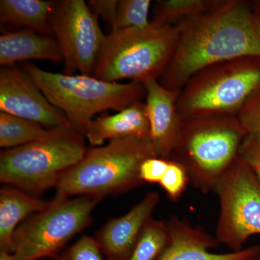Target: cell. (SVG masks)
<instances>
[{"instance_id":"cell-1","label":"cell","mask_w":260,"mask_h":260,"mask_svg":"<svg viewBox=\"0 0 260 260\" xmlns=\"http://www.w3.org/2000/svg\"><path fill=\"white\" fill-rule=\"evenodd\" d=\"M179 37L170 64L158 80L180 91L207 67L244 56H260V34L248 1L225 0L217 9L177 25Z\"/></svg>"},{"instance_id":"cell-2","label":"cell","mask_w":260,"mask_h":260,"mask_svg":"<svg viewBox=\"0 0 260 260\" xmlns=\"http://www.w3.org/2000/svg\"><path fill=\"white\" fill-rule=\"evenodd\" d=\"M156 156L150 138L129 137L88 148L79 162L65 171L56 184V197L86 196L104 199L124 194L144 184L140 169Z\"/></svg>"},{"instance_id":"cell-3","label":"cell","mask_w":260,"mask_h":260,"mask_svg":"<svg viewBox=\"0 0 260 260\" xmlns=\"http://www.w3.org/2000/svg\"><path fill=\"white\" fill-rule=\"evenodd\" d=\"M247 135L237 116L185 119L170 159L186 169L194 189L207 194L239 155Z\"/></svg>"},{"instance_id":"cell-4","label":"cell","mask_w":260,"mask_h":260,"mask_svg":"<svg viewBox=\"0 0 260 260\" xmlns=\"http://www.w3.org/2000/svg\"><path fill=\"white\" fill-rule=\"evenodd\" d=\"M22 70L83 136L98 113L119 112L145 96L144 85L135 82L110 83L88 75L51 73L28 62L24 63Z\"/></svg>"},{"instance_id":"cell-5","label":"cell","mask_w":260,"mask_h":260,"mask_svg":"<svg viewBox=\"0 0 260 260\" xmlns=\"http://www.w3.org/2000/svg\"><path fill=\"white\" fill-rule=\"evenodd\" d=\"M178 37L177 27L152 21L142 30L112 31L106 37L93 77L110 83L130 80L143 85L158 80L172 61Z\"/></svg>"},{"instance_id":"cell-6","label":"cell","mask_w":260,"mask_h":260,"mask_svg":"<svg viewBox=\"0 0 260 260\" xmlns=\"http://www.w3.org/2000/svg\"><path fill=\"white\" fill-rule=\"evenodd\" d=\"M260 88V56H244L200 70L181 89L178 113L182 120L235 116Z\"/></svg>"},{"instance_id":"cell-7","label":"cell","mask_w":260,"mask_h":260,"mask_svg":"<svg viewBox=\"0 0 260 260\" xmlns=\"http://www.w3.org/2000/svg\"><path fill=\"white\" fill-rule=\"evenodd\" d=\"M85 136L73 128L51 129L44 139L0 153V181L34 196L55 189L65 171L88 150Z\"/></svg>"},{"instance_id":"cell-8","label":"cell","mask_w":260,"mask_h":260,"mask_svg":"<svg viewBox=\"0 0 260 260\" xmlns=\"http://www.w3.org/2000/svg\"><path fill=\"white\" fill-rule=\"evenodd\" d=\"M101 198L54 196L44 209L24 220L13 238V254L20 260L55 259L74 236L91 223Z\"/></svg>"},{"instance_id":"cell-9","label":"cell","mask_w":260,"mask_h":260,"mask_svg":"<svg viewBox=\"0 0 260 260\" xmlns=\"http://www.w3.org/2000/svg\"><path fill=\"white\" fill-rule=\"evenodd\" d=\"M213 191L220 208L215 237L232 251L242 250L249 237L260 234L259 181L239 155Z\"/></svg>"},{"instance_id":"cell-10","label":"cell","mask_w":260,"mask_h":260,"mask_svg":"<svg viewBox=\"0 0 260 260\" xmlns=\"http://www.w3.org/2000/svg\"><path fill=\"white\" fill-rule=\"evenodd\" d=\"M49 24L60 47L64 74L79 72L93 76L107 36L88 3L83 0L54 2Z\"/></svg>"},{"instance_id":"cell-11","label":"cell","mask_w":260,"mask_h":260,"mask_svg":"<svg viewBox=\"0 0 260 260\" xmlns=\"http://www.w3.org/2000/svg\"><path fill=\"white\" fill-rule=\"evenodd\" d=\"M0 110L48 129L73 128L64 113L49 102L32 78L13 66L0 70Z\"/></svg>"},{"instance_id":"cell-12","label":"cell","mask_w":260,"mask_h":260,"mask_svg":"<svg viewBox=\"0 0 260 260\" xmlns=\"http://www.w3.org/2000/svg\"><path fill=\"white\" fill-rule=\"evenodd\" d=\"M157 191H150L122 216L109 219L93 236L107 260L129 259L140 234L160 203Z\"/></svg>"},{"instance_id":"cell-13","label":"cell","mask_w":260,"mask_h":260,"mask_svg":"<svg viewBox=\"0 0 260 260\" xmlns=\"http://www.w3.org/2000/svg\"><path fill=\"white\" fill-rule=\"evenodd\" d=\"M167 223L170 244L157 260H257L260 256V244L225 254L210 252L220 244L215 236L177 216Z\"/></svg>"},{"instance_id":"cell-14","label":"cell","mask_w":260,"mask_h":260,"mask_svg":"<svg viewBox=\"0 0 260 260\" xmlns=\"http://www.w3.org/2000/svg\"><path fill=\"white\" fill-rule=\"evenodd\" d=\"M150 137L155 155L170 159L182 122L177 108L180 91L164 88L158 80L144 84Z\"/></svg>"},{"instance_id":"cell-15","label":"cell","mask_w":260,"mask_h":260,"mask_svg":"<svg viewBox=\"0 0 260 260\" xmlns=\"http://www.w3.org/2000/svg\"><path fill=\"white\" fill-rule=\"evenodd\" d=\"M150 138V124L145 103L137 102L115 114H104L90 121L85 138L91 146L119 138Z\"/></svg>"},{"instance_id":"cell-16","label":"cell","mask_w":260,"mask_h":260,"mask_svg":"<svg viewBox=\"0 0 260 260\" xmlns=\"http://www.w3.org/2000/svg\"><path fill=\"white\" fill-rule=\"evenodd\" d=\"M30 59L62 61V54L56 38L26 28L5 32L0 37L2 67L13 66L18 61Z\"/></svg>"},{"instance_id":"cell-17","label":"cell","mask_w":260,"mask_h":260,"mask_svg":"<svg viewBox=\"0 0 260 260\" xmlns=\"http://www.w3.org/2000/svg\"><path fill=\"white\" fill-rule=\"evenodd\" d=\"M39 197L5 185L0 189V250L13 252V238L21 222L49 204Z\"/></svg>"},{"instance_id":"cell-18","label":"cell","mask_w":260,"mask_h":260,"mask_svg":"<svg viewBox=\"0 0 260 260\" xmlns=\"http://www.w3.org/2000/svg\"><path fill=\"white\" fill-rule=\"evenodd\" d=\"M55 1L1 0L2 24L23 26L45 35L53 36L49 16Z\"/></svg>"},{"instance_id":"cell-19","label":"cell","mask_w":260,"mask_h":260,"mask_svg":"<svg viewBox=\"0 0 260 260\" xmlns=\"http://www.w3.org/2000/svg\"><path fill=\"white\" fill-rule=\"evenodd\" d=\"M225 0H158L154 4L151 21L176 27L187 20L217 9Z\"/></svg>"},{"instance_id":"cell-20","label":"cell","mask_w":260,"mask_h":260,"mask_svg":"<svg viewBox=\"0 0 260 260\" xmlns=\"http://www.w3.org/2000/svg\"><path fill=\"white\" fill-rule=\"evenodd\" d=\"M50 133L51 129L34 121L0 112V147L5 150L44 139Z\"/></svg>"},{"instance_id":"cell-21","label":"cell","mask_w":260,"mask_h":260,"mask_svg":"<svg viewBox=\"0 0 260 260\" xmlns=\"http://www.w3.org/2000/svg\"><path fill=\"white\" fill-rule=\"evenodd\" d=\"M167 222L152 218L140 234L128 260H157L170 244Z\"/></svg>"},{"instance_id":"cell-22","label":"cell","mask_w":260,"mask_h":260,"mask_svg":"<svg viewBox=\"0 0 260 260\" xmlns=\"http://www.w3.org/2000/svg\"><path fill=\"white\" fill-rule=\"evenodd\" d=\"M150 0H119L117 17L112 31L142 30L151 24L149 13L151 8Z\"/></svg>"},{"instance_id":"cell-23","label":"cell","mask_w":260,"mask_h":260,"mask_svg":"<svg viewBox=\"0 0 260 260\" xmlns=\"http://www.w3.org/2000/svg\"><path fill=\"white\" fill-rule=\"evenodd\" d=\"M190 183L186 169L179 162L170 159L169 167L159 185L171 201L177 202Z\"/></svg>"},{"instance_id":"cell-24","label":"cell","mask_w":260,"mask_h":260,"mask_svg":"<svg viewBox=\"0 0 260 260\" xmlns=\"http://www.w3.org/2000/svg\"><path fill=\"white\" fill-rule=\"evenodd\" d=\"M54 260H104L93 237L83 236Z\"/></svg>"},{"instance_id":"cell-25","label":"cell","mask_w":260,"mask_h":260,"mask_svg":"<svg viewBox=\"0 0 260 260\" xmlns=\"http://www.w3.org/2000/svg\"><path fill=\"white\" fill-rule=\"evenodd\" d=\"M237 116L247 135L260 138V88L249 98Z\"/></svg>"},{"instance_id":"cell-26","label":"cell","mask_w":260,"mask_h":260,"mask_svg":"<svg viewBox=\"0 0 260 260\" xmlns=\"http://www.w3.org/2000/svg\"><path fill=\"white\" fill-rule=\"evenodd\" d=\"M170 159L154 156L146 159L140 169L141 180L149 184H158L169 167Z\"/></svg>"},{"instance_id":"cell-27","label":"cell","mask_w":260,"mask_h":260,"mask_svg":"<svg viewBox=\"0 0 260 260\" xmlns=\"http://www.w3.org/2000/svg\"><path fill=\"white\" fill-rule=\"evenodd\" d=\"M239 155L247 162L260 183V138L248 135L241 145Z\"/></svg>"},{"instance_id":"cell-28","label":"cell","mask_w":260,"mask_h":260,"mask_svg":"<svg viewBox=\"0 0 260 260\" xmlns=\"http://www.w3.org/2000/svg\"><path fill=\"white\" fill-rule=\"evenodd\" d=\"M89 8L96 15L100 16L112 27L115 24L117 17L119 1L118 0H90L88 3Z\"/></svg>"},{"instance_id":"cell-29","label":"cell","mask_w":260,"mask_h":260,"mask_svg":"<svg viewBox=\"0 0 260 260\" xmlns=\"http://www.w3.org/2000/svg\"><path fill=\"white\" fill-rule=\"evenodd\" d=\"M256 28L260 34V0L248 1Z\"/></svg>"},{"instance_id":"cell-30","label":"cell","mask_w":260,"mask_h":260,"mask_svg":"<svg viewBox=\"0 0 260 260\" xmlns=\"http://www.w3.org/2000/svg\"><path fill=\"white\" fill-rule=\"evenodd\" d=\"M0 260H20L16 257L13 253L0 250Z\"/></svg>"},{"instance_id":"cell-31","label":"cell","mask_w":260,"mask_h":260,"mask_svg":"<svg viewBox=\"0 0 260 260\" xmlns=\"http://www.w3.org/2000/svg\"><path fill=\"white\" fill-rule=\"evenodd\" d=\"M257 260H260V256L259 258H258V259Z\"/></svg>"},{"instance_id":"cell-32","label":"cell","mask_w":260,"mask_h":260,"mask_svg":"<svg viewBox=\"0 0 260 260\" xmlns=\"http://www.w3.org/2000/svg\"><path fill=\"white\" fill-rule=\"evenodd\" d=\"M44 260H50V259H44Z\"/></svg>"}]
</instances>
